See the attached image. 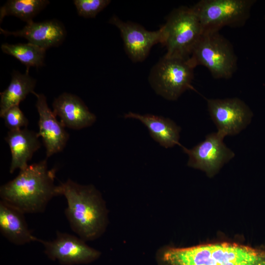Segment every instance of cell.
Listing matches in <instances>:
<instances>
[{"mask_svg": "<svg viewBox=\"0 0 265 265\" xmlns=\"http://www.w3.org/2000/svg\"><path fill=\"white\" fill-rule=\"evenodd\" d=\"M56 170L49 169L47 159L28 164L0 186L1 200L25 214L44 212L50 200L58 196L54 185Z\"/></svg>", "mask_w": 265, "mask_h": 265, "instance_id": "2", "label": "cell"}, {"mask_svg": "<svg viewBox=\"0 0 265 265\" xmlns=\"http://www.w3.org/2000/svg\"><path fill=\"white\" fill-rule=\"evenodd\" d=\"M161 44L168 56L188 58L203 34L199 19L192 7L182 6L174 9L161 27Z\"/></svg>", "mask_w": 265, "mask_h": 265, "instance_id": "4", "label": "cell"}, {"mask_svg": "<svg viewBox=\"0 0 265 265\" xmlns=\"http://www.w3.org/2000/svg\"><path fill=\"white\" fill-rule=\"evenodd\" d=\"M0 117L4 119L5 126L9 131L26 128L28 124L27 118L19 106L10 107Z\"/></svg>", "mask_w": 265, "mask_h": 265, "instance_id": "22", "label": "cell"}, {"mask_svg": "<svg viewBox=\"0 0 265 265\" xmlns=\"http://www.w3.org/2000/svg\"><path fill=\"white\" fill-rule=\"evenodd\" d=\"M33 94L37 98L36 107L39 116L38 134L42 138L48 158L64 149L69 140V134L49 107L46 96L35 92Z\"/></svg>", "mask_w": 265, "mask_h": 265, "instance_id": "12", "label": "cell"}, {"mask_svg": "<svg viewBox=\"0 0 265 265\" xmlns=\"http://www.w3.org/2000/svg\"><path fill=\"white\" fill-rule=\"evenodd\" d=\"M194 68L188 58L165 55L152 69L149 81L156 93L175 101L191 87Z\"/></svg>", "mask_w": 265, "mask_h": 265, "instance_id": "7", "label": "cell"}, {"mask_svg": "<svg viewBox=\"0 0 265 265\" xmlns=\"http://www.w3.org/2000/svg\"><path fill=\"white\" fill-rule=\"evenodd\" d=\"M58 196L67 201L64 213L72 231L85 241L100 238L108 224V210L101 192L93 185L70 179L57 186Z\"/></svg>", "mask_w": 265, "mask_h": 265, "instance_id": "1", "label": "cell"}, {"mask_svg": "<svg viewBox=\"0 0 265 265\" xmlns=\"http://www.w3.org/2000/svg\"><path fill=\"white\" fill-rule=\"evenodd\" d=\"M208 110L217 132L225 137L238 134L250 123L253 113L238 98L207 100Z\"/></svg>", "mask_w": 265, "mask_h": 265, "instance_id": "8", "label": "cell"}, {"mask_svg": "<svg viewBox=\"0 0 265 265\" xmlns=\"http://www.w3.org/2000/svg\"><path fill=\"white\" fill-rule=\"evenodd\" d=\"M255 2L254 0H201L192 7L204 33L219 32L224 26H243Z\"/></svg>", "mask_w": 265, "mask_h": 265, "instance_id": "6", "label": "cell"}, {"mask_svg": "<svg viewBox=\"0 0 265 265\" xmlns=\"http://www.w3.org/2000/svg\"><path fill=\"white\" fill-rule=\"evenodd\" d=\"M50 1L47 0H9L0 9V22L6 16H14L26 24L44 9Z\"/></svg>", "mask_w": 265, "mask_h": 265, "instance_id": "19", "label": "cell"}, {"mask_svg": "<svg viewBox=\"0 0 265 265\" xmlns=\"http://www.w3.org/2000/svg\"><path fill=\"white\" fill-rule=\"evenodd\" d=\"M0 33L7 36L13 35L26 39L28 43L45 50L60 45L66 37L63 25L56 20H48L26 24L20 30L9 31L1 28Z\"/></svg>", "mask_w": 265, "mask_h": 265, "instance_id": "14", "label": "cell"}, {"mask_svg": "<svg viewBox=\"0 0 265 265\" xmlns=\"http://www.w3.org/2000/svg\"><path fill=\"white\" fill-rule=\"evenodd\" d=\"M124 117L140 121L147 127L152 138L162 147L169 148L179 145L181 128L171 119L161 116L132 112L125 114Z\"/></svg>", "mask_w": 265, "mask_h": 265, "instance_id": "17", "label": "cell"}, {"mask_svg": "<svg viewBox=\"0 0 265 265\" xmlns=\"http://www.w3.org/2000/svg\"><path fill=\"white\" fill-rule=\"evenodd\" d=\"M224 137L217 132H212L191 149L182 147L188 156L187 165L204 171L209 176L214 175L235 156L223 142Z\"/></svg>", "mask_w": 265, "mask_h": 265, "instance_id": "9", "label": "cell"}, {"mask_svg": "<svg viewBox=\"0 0 265 265\" xmlns=\"http://www.w3.org/2000/svg\"><path fill=\"white\" fill-rule=\"evenodd\" d=\"M1 49L3 53L14 57L25 65L27 71L31 67L39 68L44 64L46 50L33 44L4 43L1 45Z\"/></svg>", "mask_w": 265, "mask_h": 265, "instance_id": "20", "label": "cell"}, {"mask_svg": "<svg viewBox=\"0 0 265 265\" xmlns=\"http://www.w3.org/2000/svg\"><path fill=\"white\" fill-rule=\"evenodd\" d=\"M25 213L8 203L0 201V232L9 241L23 245L39 241L28 228Z\"/></svg>", "mask_w": 265, "mask_h": 265, "instance_id": "16", "label": "cell"}, {"mask_svg": "<svg viewBox=\"0 0 265 265\" xmlns=\"http://www.w3.org/2000/svg\"><path fill=\"white\" fill-rule=\"evenodd\" d=\"M45 252L49 258L64 265L89 263L98 259L101 255L98 250L88 246L86 241L78 236L56 231L53 240L39 238Z\"/></svg>", "mask_w": 265, "mask_h": 265, "instance_id": "10", "label": "cell"}, {"mask_svg": "<svg viewBox=\"0 0 265 265\" xmlns=\"http://www.w3.org/2000/svg\"><path fill=\"white\" fill-rule=\"evenodd\" d=\"M195 68L206 67L217 79L231 78L237 69V56L231 43L219 32L204 33L188 58Z\"/></svg>", "mask_w": 265, "mask_h": 265, "instance_id": "5", "label": "cell"}, {"mask_svg": "<svg viewBox=\"0 0 265 265\" xmlns=\"http://www.w3.org/2000/svg\"><path fill=\"white\" fill-rule=\"evenodd\" d=\"M28 72L27 70L25 74L17 71L12 72L10 84L0 93V117L10 107L19 106L28 94L35 92L36 80Z\"/></svg>", "mask_w": 265, "mask_h": 265, "instance_id": "18", "label": "cell"}, {"mask_svg": "<svg viewBox=\"0 0 265 265\" xmlns=\"http://www.w3.org/2000/svg\"><path fill=\"white\" fill-rule=\"evenodd\" d=\"M111 1L109 0H74L78 14L85 18H94L105 8Z\"/></svg>", "mask_w": 265, "mask_h": 265, "instance_id": "21", "label": "cell"}, {"mask_svg": "<svg viewBox=\"0 0 265 265\" xmlns=\"http://www.w3.org/2000/svg\"><path fill=\"white\" fill-rule=\"evenodd\" d=\"M109 23L120 31L125 51L133 62L143 61L152 47L162 41V30L160 27L156 31H149L140 25L130 22H124L116 16H112Z\"/></svg>", "mask_w": 265, "mask_h": 265, "instance_id": "11", "label": "cell"}, {"mask_svg": "<svg viewBox=\"0 0 265 265\" xmlns=\"http://www.w3.org/2000/svg\"><path fill=\"white\" fill-rule=\"evenodd\" d=\"M39 137L38 132L26 128L8 131L4 139L11 154L10 173L27 166L34 153L41 146Z\"/></svg>", "mask_w": 265, "mask_h": 265, "instance_id": "15", "label": "cell"}, {"mask_svg": "<svg viewBox=\"0 0 265 265\" xmlns=\"http://www.w3.org/2000/svg\"><path fill=\"white\" fill-rule=\"evenodd\" d=\"M53 112L58 116L65 127L73 130H80L92 125L96 120V115L78 96L64 92L55 98L53 103Z\"/></svg>", "mask_w": 265, "mask_h": 265, "instance_id": "13", "label": "cell"}, {"mask_svg": "<svg viewBox=\"0 0 265 265\" xmlns=\"http://www.w3.org/2000/svg\"><path fill=\"white\" fill-rule=\"evenodd\" d=\"M158 265H265V250L222 242L184 248L164 247Z\"/></svg>", "mask_w": 265, "mask_h": 265, "instance_id": "3", "label": "cell"}]
</instances>
